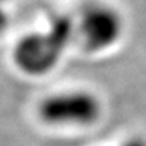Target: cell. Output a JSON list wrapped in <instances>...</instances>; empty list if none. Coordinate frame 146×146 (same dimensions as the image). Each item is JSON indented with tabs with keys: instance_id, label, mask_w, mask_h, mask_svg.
Masks as SVG:
<instances>
[{
	"instance_id": "3",
	"label": "cell",
	"mask_w": 146,
	"mask_h": 146,
	"mask_svg": "<svg viewBox=\"0 0 146 146\" xmlns=\"http://www.w3.org/2000/svg\"><path fill=\"white\" fill-rule=\"evenodd\" d=\"M80 34L90 51H102L121 40L123 34V20L112 7L92 6L82 13Z\"/></svg>"
},
{
	"instance_id": "1",
	"label": "cell",
	"mask_w": 146,
	"mask_h": 146,
	"mask_svg": "<svg viewBox=\"0 0 146 146\" xmlns=\"http://www.w3.org/2000/svg\"><path fill=\"white\" fill-rule=\"evenodd\" d=\"M102 113L97 95L88 91H65L50 95L38 106L40 118L57 126H88Z\"/></svg>"
},
{
	"instance_id": "5",
	"label": "cell",
	"mask_w": 146,
	"mask_h": 146,
	"mask_svg": "<svg viewBox=\"0 0 146 146\" xmlns=\"http://www.w3.org/2000/svg\"><path fill=\"white\" fill-rule=\"evenodd\" d=\"M122 146H146V141L141 136H132L128 141H125Z\"/></svg>"
},
{
	"instance_id": "2",
	"label": "cell",
	"mask_w": 146,
	"mask_h": 146,
	"mask_svg": "<svg viewBox=\"0 0 146 146\" xmlns=\"http://www.w3.org/2000/svg\"><path fill=\"white\" fill-rule=\"evenodd\" d=\"M64 48L48 31L29 33L14 47V62L29 75H44L55 68Z\"/></svg>"
},
{
	"instance_id": "4",
	"label": "cell",
	"mask_w": 146,
	"mask_h": 146,
	"mask_svg": "<svg viewBox=\"0 0 146 146\" xmlns=\"http://www.w3.org/2000/svg\"><path fill=\"white\" fill-rule=\"evenodd\" d=\"M50 33V36L65 50L67 46L70 44L71 38H72V34H74V26L71 23V20L68 17H64V16H58L55 17L51 23H50V27L47 30Z\"/></svg>"
},
{
	"instance_id": "6",
	"label": "cell",
	"mask_w": 146,
	"mask_h": 146,
	"mask_svg": "<svg viewBox=\"0 0 146 146\" xmlns=\"http://www.w3.org/2000/svg\"><path fill=\"white\" fill-rule=\"evenodd\" d=\"M1 1H4V0H0V3H1Z\"/></svg>"
}]
</instances>
